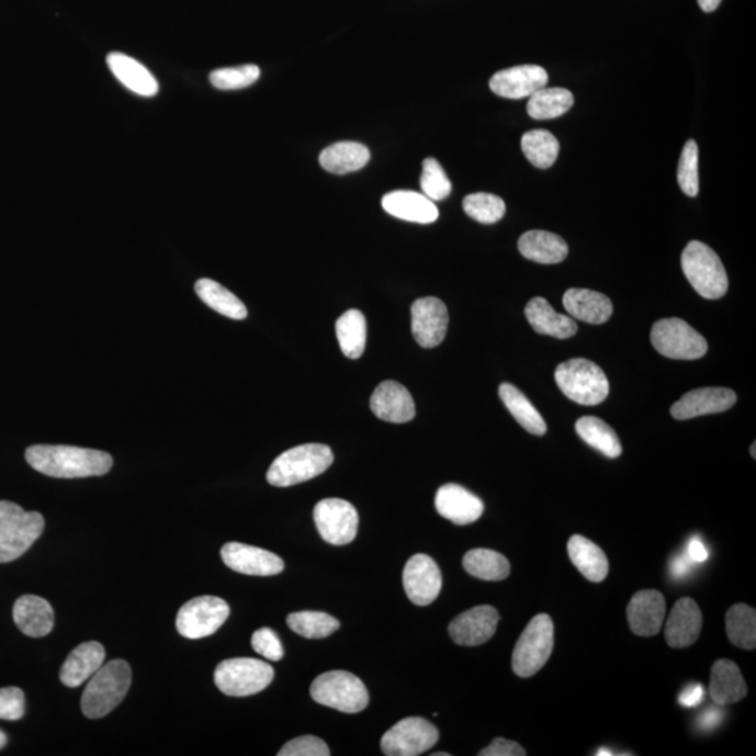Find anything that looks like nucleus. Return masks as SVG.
<instances>
[{
    "instance_id": "obj_1",
    "label": "nucleus",
    "mask_w": 756,
    "mask_h": 756,
    "mask_svg": "<svg viewBox=\"0 0 756 756\" xmlns=\"http://www.w3.org/2000/svg\"><path fill=\"white\" fill-rule=\"evenodd\" d=\"M32 469L53 478H89L109 474L113 456L104 451L74 448V445H32L25 451Z\"/></svg>"
},
{
    "instance_id": "obj_2",
    "label": "nucleus",
    "mask_w": 756,
    "mask_h": 756,
    "mask_svg": "<svg viewBox=\"0 0 756 756\" xmlns=\"http://www.w3.org/2000/svg\"><path fill=\"white\" fill-rule=\"evenodd\" d=\"M131 681V667L125 659L103 664L83 692L82 712L86 718L101 719L113 712L128 693Z\"/></svg>"
},
{
    "instance_id": "obj_3",
    "label": "nucleus",
    "mask_w": 756,
    "mask_h": 756,
    "mask_svg": "<svg viewBox=\"0 0 756 756\" xmlns=\"http://www.w3.org/2000/svg\"><path fill=\"white\" fill-rule=\"evenodd\" d=\"M334 463L332 450L326 444L297 445L278 456L267 474L269 484L278 488L303 484L324 474Z\"/></svg>"
},
{
    "instance_id": "obj_4",
    "label": "nucleus",
    "mask_w": 756,
    "mask_h": 756,
    "mask_svg": "<svg viewBox=\"0 0 756 756\" xmlns=\"http://www.w3.org/2000/svg\"><path fill=\"white\" fill-rule=\"evenodd\" d=\"M45 527L37 511H25L12 501H0V563L19 560L32 548Z\"/></svg>"
},
{
    "instance_id": "obj_5",
    "label": "nucleus",
    "mask_w": 756,
    "mask_h": 756,
    "mask_svg": "<svg viewBox=\"0 0 756 756\" xmlns=\"http://www.w3.org/2000/svg\"><path fill=\"white\" fill-rule=\"evenodd\" d=\"M555 380L567 398L586 407L601 404L610 394L606 373L591 360L578 358L561 363Z\"/></svg>"
},
{
    "instance_id": "obj_6",
    "label": "nucleus",
    "mask_w": 756,
    "mask_h": 756,
    "mask_svg": "<svg viewBox=\"0 0 756 756\" xmlns=\"http://www.w3.org/2000/svg\"><path fill=\"white\" fill-rule=\"evenodd\" d=\"M685 277L700 296L715 301L729 291V277L722 260L712 248L691 241L681 256Z\"/></svg>"
},
{
    "instance_id": "obj_7",
    "label": "nucleus",
    "mask_w": 756,
    "mask_h": 756,
    "mask_svg": "<svg viewBox=\"0 0 756 756\" xmlns=\"http://www.w3.org/2000/svg\"><path fill=\"white\" fill-rule=\"evenodd\" d=\"M309 693L317 703L342 713H359L369 704L368 688L362 679L348 672H328L319 675L314 679Z\"/></svg>"
},
{
    "instance_id": "obj_8",
    "label": "nucleus",
    "mask_w": 756,
    "mask_h": 756,
    "mask_svg": "<svg viewBox=\"0 0 756 756\" xmlns=\"http://www.w3.org/2000/svg\"><path fill=\"white\" fill-rule=\"evenodd\" d=\"M275 672L257 658H230L216 667V687L227 697L245 698L260 693L273 681Z\"/></svg>"
},
{
    "instance_id": "obj_9",
    "label": "nucleus",
    "mask_w": 756,
    "mask_h": 756,
    "mask_svg": "<svg viewBox=\"0 0 756 756\" xmlns=\"http://www.w3.org/2000/svg\"><path fill=\"white\" fill-rule=\"evenodd\" d=\"M553 622L546 613H540L521 633L512 652V672L521 678H530L540 673L553 651Z\"/></svg>"
},
{
    "instance_id": "obj_10",
    "label": "nucleus",
    "mask_w": 756,
    "mask_h": 756,
    "mask_svg": "<svg viewBox=\"0 0 756 756\" xmlns=\"http://www.w3.org/2000/svg\"><path fill=\"white\" fill-rule=\"evenodd\" d=\"M652 343L659 354L675 360H695L708 352L707 339L679 318H664L652 328Z\"/></svg>"
},
{
    "instance_id": "obj_11",
    "label": "nucleus",
    "mask_w": 756,
    "mask_h": 756,
    "mask_svg": "<svg viewBox=\"0 0 756 756\" xmlns=\"http://www.w3.org/2000/svg\"><path fill=\"white\" fill-rule=\"evenodd\" d=\"M230 616V607L219 597L202 596L188 601L177 613V631L185 639H204L216 633Z\"/></svg>"
},
{
    "instance_id": "obj_12",
    "label": "nucleus",
    "mask_w": 756,
    "mask_h": 756,
    "mask_svg": "<svg viewBox=\"0 0 756 756\" xmlns=\"http://www.w3.org/2000/svg\"><path fill=\"white\" fill-rule=\"evenodd\" d=\"M438 729L422 718H407L391 727L382 738V751L387 756H418L435 747Z\"/></svg>"
},
{
    "instance_id": "obj_13",
    "label": "nucleus",
    "mask_w": 756,
    "mask_h": 756,
    "mask_svg": "<svg viewBox=\"0 0 756 756\" xmlns=\"http://www.w3.org/2000/svg\"><path fill=\"white\" fill-rule=\"evenodd\" d=\"M314 521L323 540L328 544L348 545L357 538L359 516L349 501L324 499L314 507Z\"/></svg>"
},
{
    "instance_id": "obj_14",
    "label": "nucleus",
    "mask_w": 756,
    "mask_h": 756,
    "mask_svg": "<svg viewBox=\"0 0 756 756\" xmlns=\"http://www.w3.org/2000/svg\"><path fill=\"white\" fill-rule=\"evenodd\" d=\"M414 338L420 347L431 349L444 341L449 329V312L438 297L418 298L410 307Z\"/></svg>"
},
{
    "instance_id": "obj_15",
    "label": "nucleus",
    "mask_w": 756,
    "mask_h": 756,
    "mask_svg": "<svg viewBox=\"0 0 756 756\" xmlns=\"http://www.w3.org/2000/svg\"><path fill=\"white\" fill-rule=\"evenodd\" d=\"M403 580L409 600L418 607L435 602L443 586L438 563L425 553L410 557L405 565Z\"/></svg>"
},
{
    "instance_id": "obj_16",
    "label": "nucleus",
    "mask_w": 756,
    "mask_h": 756,
    "mask_svg": "<svg viewBox=\"0 0 756 756\" xmlns=\"http://www.w3.org/2000/svg\"><path fill=\"white\" fill-rule=\"evenodd\" d=\"M221 555L227 567L241 575L275 576L285 569V563L275 553L240 542H228Z\"/></svg>"
},
{
    "instance_id": "obj_17",
    "label": "nucleus",
    "mask_w": 756,
    "mask_h": 756,
    "mask_svg": "<svg viewBox=\"0 0 756 756\" xmlns=\"http://www.w3.org/2000/svg\"><path fill=\"white\" fill-rule=\"evenodd\" d=\"M500 616L496 608L479 606L461 613L451 621L449 633L460 646H481L494 637Z\"/></svg>"
},
{
    "instance_id": "obj_18",
    "label": "nucleus",
    "mask_w": 756,
    "mask_h": 756,
    "mask_svg": "<svg viewBox=\"0 0 756 756\" xmlns=\"http://www.w3.org/2000/svg\"><path fill=\"white\" fill-rule=\"evenodd\" d=\"M548 74L542 66L521 65L500 70L492 76L489 88L499 98L520 100L531 98L548 84Z\"/></svg>"
},
{
    "instance_id": "obj_19",
    "label": "nucleus",
    "mask_w": 756,
    "mask_h": 756,
    "mask_svg": "<svg viewBox=\"0 0 756 756\" xmlns=\"http://www.w3.org/2000/svg\"><path fill=\"white\" fill-rule=\"evenodd\" d=\"M737 403V395L733 390L708 387L689 391L672 408L673 418L687 420L698 416L722 414L733 408Z\"/></svg>"
},
{
    "instance_id": "obj_20",
    "label": "nucleus",
    "mask_w": 756,
    "mask_h": 756,
    "mask_svg": "<svg viewBox=\"0 0 756 756\" xmlns=\"http://www.w3.org/2000/svg\"><path fill=\"white\" fill-rule=\"evenodd\" d=\"M370 408L379 419L390 424H407L415 418L413 395L403 384L387 380L374 390Z\"/></svg>"
},
{
    "instance_id": "obj_21",
    "label": "nucleus",
    "mask_w": 756,
    "mask_h": 756,
    "mask_svg": "<svg viewBox=\"0 0 756 756\" xmlns=\"http://www.w3.org/2000/svg\"><path fill=\"white\" fill-rule=\"evenodd\" d=\"M436 510L455 526H469L484 515V501L456 484L441 486L436 494Z\"/></svg>"
},
{
    "instance_id": "obj_22",
    "label": "nucleus",
    "mask_w": 756,
    "mask_h": 756,
    "mask_svg": "<svg viewBox=\"0 0 756 756\" xmlns=\"http://www.w3.org/2000/svg\"><path fill=\"white\" fill-rule=\"evenodd\" d=\"M629 627L637 636H656L666 617V600L657 590L634 594L627 608Z\"/></svg>"
},
{
    "instance_id": "obj_23",
    "label": "nucleus",
    "mask_w": 756,
    "mask_h": 756,
    "mask_svg": "<svg viewBox=\"0 0 756 756\" xmlns=\"http://www.w3.org/2000/svg\"><path fill=\"white\" fill-rule=\"evenodd\" d=\"M702 623V612L692 598L684 597L675 602L668 617L666 631H664L668 646L673 648L691 646L699 639Z\"/></svg>"
},
{
    "instance_id": "obj_24",
    "label": "nucleus",
    "mask_w": 756,
    "mask_h": 756,
    "mask_svg": "<svg viewBox=\"0 0 756 756\" xmlns=\"http://www.w3.org/2000/svg\"><path fill=\"white\" fill-rule=\"evenodd\" d=\"M384 211L398 219L430 225L439 219V210L428 196L415 191H394L383 196Z\"/></svg>"
},
{
    "instance_id": "obj_25",
    "label": "nucleus",
    "mask_w": 756,
    "mask_h": 756,
    "mask_svg": "<svg viewBox=\"0 0 756 756\" xmlns=\"http://www.w3.org/2000/svg\"><path fill=\"white\" fill-rule=\"evenodd\" d=\"M105 662V648L99 642H86L76 647L60 668L59 678L66 687L78 688L93 677Z\"/></svg>"
},
{
    "instance_id": "obj_26",
    "label": "nucleus",
    "mask_w": 756,
    "mask_h": 756,
    "mask_svg": "<svg viewBox=\"0 0 756 756\" xmlns=\"http://www.w3.org/2000/svg\"><path fill=\"white\" fill-rule=\"evenodd\" d=\"M709 693L718 707H729L747 697V684L737 664L724 658L713 664Z\"/></svg>"
},
{
    "instance_id": "obj_27",
    "label": "nucleus",
    "mask_w": 756,
    "mask_h": 756,
    "mask_svg": "<svg viewBox=\"0 0 756 756\" xmlns=\"http://www.w3.org/2000/svg\"><path fill=\"white\" fill-rule=\"evenodd\" d=\"M13 619L20 631L30 637H44L53 631L54 610L50 603L38 596L20 597L13 607Z\"/></svg>"
},
{
    "instance_id": "obj_28",
    "label": "nucleus",
    "mask_w": 756,
    "mask_h": 756,
    "mask_svg": "<svg viewBox=\"0 0 756 756\" xmlns=\"http://www.w3.org/2000/svg\"><path fill=\"white\" fill-rule=\"evenodd\" d=\"M563 306L572 318L596 326L607 323L613 312L610 297L588 289H569L563 296Z\"/></svg>"
},
{
    "instance_id": "obj_29",
    "label": "nucleus",
    "mask_w": 756,
    "mask_h": 756,
    "mask_svg": "<svg viewBox=\"0 0 756 756\" xmlns=\"http://www.w3.org/2000/svg\"><path fill=\"white\" fill-rule=\"evenodd\" d=\"M106 64L115 78L135 94L142 98H154L159 93V83L155 76L138 60L125 54L111 53L106 57Z\"/></svg>"
},
{
    "instance_id": "obj_30",
    "label": "nucleus",
    "mask_w": 756,
    "mask_h": 756,
    "mask_svg": "<svg viewBox=\"0 0 756 756\" xmlns=\"http://www.w3.org/2000/svg\"><path fill=\"white\" fill-rule=\"evenodd\" d=\"M526 317L538 334L557 339L575 337L577 324L571 316L556 313L542 297H534L527 304Z\"/></svg>"
},
{
    "instance_id": "obj_31",
    "label": "nucleus",
    "mask_w": 756,
    "mask_h": 756,
    "mask_svg": "<svg viewBox=\"0 0 756 756\" xmlns=\"http://www.w3.org/2000/svg\"><path fill=\"white\" fill-rule=\"evenodd\" d=\"M519 250L527 260L553 266L566 260L569 247L561 236L544 230L524 233L519 240Z\"/></svg>"
},
{
    "instance_id": "obj_32",
    "label": "nucleus",
    "mask_w": 756,
    "mask_h": 756,
    "mask_svg": "<svg viewBox=\"0 0 756 756\" xmlns=\"http://www.w3.org/2000/svg\"><path fill=\"white\" fill-rule=\"evenodd\" d=\"M569 557L588 582L601 583L608 576V560L600 546L583 535H573L567 544Z\"/></svg>"
},
{
    "instance_id": "obj_33",
    "label": "nucleus",
    "mask_w": 756,
    "mask_h": 756,
    "mask_svg": "<svg viewBox=\"0 0 756 756\" xmlns=\"http://www.w3.org/2000/svg\"><path fill=\"white\" fill-rule=\"evenodd\" d=\"M370 160V151L359 142H338L328 146L319 155V165L332 174H348L362 170Z\"/></svg>"
},
{
    "instance_id": "obj_34",
    "label": "nucleus",
    "mask_w": 756,
    "mask_h": 756,
    "mask_svg": "<svg viewBox=\"0 0 756 756\" xmlns=\"http://www.w3.org/2000/svg\"><path fill=\"white\" fill-rule=\"evenodd\" d=\"M500 399L504 400L506 408L512 415V418L519 422L522 428L530 431L531 435L544 436L546 433V424L538 409L530 403V399L515 385L505 383L499 388Z\"/></svg>"
},
{
    "instance_id": "obj_35",
    "label": "nucleus",
    "mask_w": 756,
    "mask_h": 756,
    "mask_svg": "<svg viewBox=\"0 0 756 756\" xmlns=\"http://www.w3.org/2000/svg\"><path fill=\"white\" fill-rule=\"evenodd\" d=\"M463 566L469 575L484 582H500L510 576L511 567L501 553L478 548L465 553Z\"/></svg>"
},
{
    "instance_id": "obj_36",
    "label": "nucleus",
    "mask_w": 756,
    "mask_h": 756,
    "mask_svg": "<svg viewBox=\"0 0 756 756\" xmlns=\"http://www.w3.org/2000/svg\"><path fill=\"white\" fill-rule=\"evenodd\" d=\"M337 338L342 353L349 359H359L366 348L368 323L359 309H348L338 318Z\"/></svg>"
},
{
    "instance_id": "obj_37",
    "label": "nucleus",
    "mask_w": 756,
    "mask_h": 756,
    "mask_svg": "<svg viewBox=\"0 0 756 756\" xmlns=\"http://www.w3.org/2000/svg\"><path fill=\"white\" fill-rule=\"evenodd\" d=\"M577 435L593 449L600 451L608 459H618L622 454V444L616 430L596 416H583L576 422Z\"/></svg>"
},
{
    "instance_id": "obj_38",
    "label": "nucleus",
    "mask_w": 756,
    "mask_h": 756,
    "mask_svg": "<svg viewBox=\"0 0 756 756\" xmlns=\"http://www.w3.org/2000/svg\"><path fill=\"white\" fill-rule=\"evenodd\" d=\"M195 292L206 306L215 309L222 316L232 319L247 318L248 312L245 303L236 294L222 286L221 283L212 281V279H200L195 283Z\"/></svg>"
},
{
    "instance_id": "obj_39",
    "label": "nucleus",
    "mask_w": 756,
    "mask_h": 756,
    "mask_svg": "<svg viewBox=\"0 0 756 756\" xmlns=\"http://www.w3.org/2000/svg\"><path fill=\"white\" fill-rule=\"evenodd\" d=\"M575 104V98L569 90L562 88H542L537 93L532 94L529 104H527V113L534 120H553L560 119L561 115L566 114Z\"/></svg>"
},
{
    "instance_id": "obj_40",
    "label": "nucleus",
    "mask_w": 756,
    "mask_h": 756,
    "mask_svg": "<svg viewBox=\"0 0 756 756\" xmlns=\"http://www.w3.org/2000/svg\"><path fill=\"white\" fill-rule=\"evenodd\" d=\"M725 632L734 646L744 651L756 647V611L747 603H735L725 613Z\"/></svg>"
},
{
    "instance_id": "obj_41",
    "label": "nucleus",
    "mask_w": 756,
    "mask_h": 756,
    "mask_svg": "<svg viewBox=\"0 0 756 756\" xmlns=\"http://www.w3.org/2000/svg\"><path fill=\"white\" fill-rule=\"evenodd\" d=\"M521 149L537 169H551L560 155V142L545 129H532L522 135Z\"/></svg>"
},
{
    "instance_id": "obj_42",
    "label": "nucleus",
    "mask_w": 756,
    "mask_h": 756,
    "mask_svg": "<svg viewBox=\"0 0 756 756\" xmlns=\"http://www.w3.org/2000/svg\"><path fill=\"white\" fill-rule=\"evenodd\" d=\"M286 622L293 632L306 639H326L341 627L337 618L317 611L293 612Z\"/></svg>"
},
{
    "instance_id": "obj_43",
    "label": "nucleus",
    "mask_w": 756,
    "mask_h": 756,
    "mask_svg": "<svg viewBox=\"0 0 756 756\" xmlns=\"http://www.w3.org/2000/svg\"><path fill=\"white\" fill-rule=\"evenodd\" d=\"M463 207L471 217L484 225H494V223L504 219L506 213V204L501 198L494 194H486V192H476L465 196Z\"/></svg>"
},
{
    "instance_id": "obj_44",
    "label": "nucleus",
    "mask_w": 756,
    "mask_h": 756,
    "mask_svg": "<svg viewBox=\"0 0 756 756\" xmlns=\"http://www.w3.org/2000/svg\"><path fill=\"white\" fill-rule=\"evenodd\" d=\"M261 69L257 65H242L236 68L213 70L210 76L213 88L219 90H240L250 88L260 79Z\"/></svg>"
},
{
    "instance_id": "obj_45",
    "label": "nucleus",
    "mask_w": 756,
    "mask_h": 756,
    "mask_svg": "<svg viewBox=\"0 0 756 756\" xmlns=\"http://www.w3.org/2000/svg\"><path fill=\"white\" fill-rule=\"evenodd\" d=\"M699 147L697 142L688 140L684 146L681 159L678 165V184L685 195L697 196L699 194Z\"/></svg>"
},
{
    "instance_id": "obj_46",
    "label": "nucleus",
    "mask_w": 756,
    "mask_h": 756,
    "mask_svg": "<svg viewBox=\"0 0 756 756\" xmlns=\"http://www.w3.org/2000/svg\"><path fill=\"white\" fill-rule=\"evenodd\" d=\"M420 187H422L424 195L428 196L430 201H443L451 194L453 185L449 180L448 174L438 160L426 159L424 161L422 177H420Z\"/></svg>"
},
{
    "instance_id": "obj_47",
    "label": "nucleus",
    "mask_w": 756,
    "mask_h": 756,
    "mask_svg": "<svg viewBox=\"0 0 756 756\" xmlns=\"http://www.w3.org/2000/svg\"><path fill=\"white\" fill-rule=\"evenodd\" d=\"M279 756H329L326 741L314 737V735H303L289 743L278 753Z\"/></svg>"
},
{
    "instance_id": "obj_48",
    "label": "nucleus",
    "mask_w": 756,
    "mask_h": 756,
    "mask_svg": "<svg viewBox=\"0 0 756 756\" xmlns=\"http://www.w3.org/2000/svg\"><path fill=\"white\" fill-rule=\"evenodd\" d=\"M251 644L253 651H256L263 658L269 659V662H279L285 656V651L281 641H279L278 634L269 628L258 629L256 633L252 634Z\"/></svg>"
},
{
    "instance_id": "obj_49",
    "label": "nucleus",
    "mask_w": 756,
    "mask_h": 756,
    "mask_svg": "<svg viewBox=\"0 0 756 756\" xmlns=\"http://www.w3.org/2000/svg\"><path fill=\"white\" fill-rule=\"evenodd\" d=\"M25 713V699L22 689L8 687L0 689V720H20Z\"/></svg>"
},
{
    "instance_id": "obj_50",
    "label": "nucleus",
    "mask_w": 756,
    "mask_h": 756,
    "mask_svg": "<svg viewBox=\"0 0 756 756\" xmlns=\"http://www.w3.org/2000/svg\"><path fill=\"white\" fill-rule=\"evenodd\" d=\"M481 756H526L527 751L515 741L495 738L494 743L481 751Z\"/></svg>"
},
{
    "instance_id": "obj_51",
    "label": "nucleus",
    "mask_w": 756,
    "mask_h": 756,
    "mask_svg": "<svg viewBox=\"0 0 756 756\" xmlns=\"http://www.w3.org/2000/svg\"><path fill=\"white\" fill-rule=\"evenodd\" d=\"M703 698L704 689L702 685L693 684L691 687L685 689V691L681 693V697H679V703H681L685 708H695L702 703Z\"/></svg>"
},
{
    "instance_id": "obj_52",
    "label": "nucleus",
    "mask_w": 756,
    "mask_h": 756,
    "mask_svg": "<svg viewBox=\"0 0 756 756\" xmlns=\"http://www.w3.org/2000/svg\"><path fill=\"white\" fill-rule=\"evenodd\" d=\"M693 565L695 562L687 555V553H685V555L682 553V555L675 556L672 562L673 577L684 578L688 575V573L692 572Z\"/></svg>"
},
{
    "instance_id": "obj_53",
    "label": "nucleus",
    "mask_w": 756,
    "mask_h": 756,
    "mask_svg": "<svg viewBox=\"0 0 756 756\" xmlns=\"http://www.w3.org/2000/svg\"><path fill=\"white\" fill-rule=\"evenodd\" d=\"M687 555L691 557L695 563H702L708 561L709 552L702 541L698 540V538H692L687 548Z\"/></svg>"
},
{
    "instance_id": "obj_54",
    "label": "nucleus",
    "mask_w": 756,
    "mask_h": 756,
    "mask_svg": "<svg viewBox=\"0 0 756 756\" xmlns=\"http://www.w3.org/2000/svg\"><path fill=\"white\" fill-rule=\"evenodd\" d=\"M720 720H722V712L719 709H709L699 719V725L704 730H712L719 724Z\"/></svg>"
},
{
    "instance_id": "obj_55",
    "label": "nucleus",
    "mask_w": 756,
    "mask_h": 756,
    "mask_svg": "<svg viewBox=\"0 0 756 756\" xmlns=\"http://www.w3.org/2000/svg\"><path fill=\"white\" fill-rule=\"evenodd\" d=\"M698 3L700 9L703 10V12L712 13L715 9L720 7L722 0H698Z\"/></svg>"
},
{
    "instance_id": "obj_56",
    "label": "nucleus",
    "mask_w": 756,
    "mask_h": 756,
    "mask_svg": "<svg viewBox=\"0 0 756 756\" xmlns=\"http://www.w3.org/2000/svg\"><path fill=\"white\" fill-rule=\"evenodd\" d=\"M7 744H8L7 734H4L2 732V730H0V749H2L4 747V745H7Z\"/></svg>"
},
{
    "instance_id": "obj_57",
    "label": "nucleus",
    "mask_w": 756,
    "mask_h": 756,
    "mask_svg": "<svg viewBox=\"0 0 756 756\" xmlns=\"http://www.w3.org/2000/svg\"><path fill=\"white\" fill-rule=\"evenodd\" d=\"M598 756L601 755H613L612 753H608V749H600V753H597Z\"/></svg>"
},
{
    "instance_id": "obj_58",
    "label": "nucleus",
    "mask_w": 756,
    "mask_h": 756,
    "mask_svg": "<svg viewBox=\"0 0 756 756\" xmlns=\"http://www.w3.org/2000/svg\"><path fill=\"white\" fill-rule=\"evenodd\" d=\"M756 444H753V448H751V454H753V459H756V453H755Z\"/></svg>"
},
{
    "instance_id": "obj_59",
    "label": "nucleus",
    "mask_w": 756,
    "mask_h": 756,
    "mask_svg": "<svg viewBox=\"0 0 756 756\" xmlns=\"http://www.w3.org/2000/svg\"><path fill=\"white\" fill-rule=\"evenodd\" d=\"M433 756H450V754H448V753H438V754H433Z\"/></svg>"
}]
</instances>
